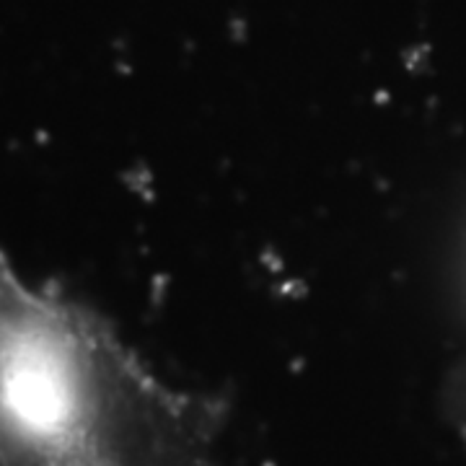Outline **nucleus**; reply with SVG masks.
I'll return each instance as SVG.
<instances>
[{"mask_svg":"<svg viewBox=\"0 0 466 466\" xmlns=\"http://www.w3.org/2000/svg\"><path fill=\"white\" fill-rule=\"evenodd\" d=\"M446 401H449V412L453 417V422H456V428L466 438V358L453 370V376H451Z\"/></svg>","mask_w":466,"mask_h":466,"instance_id":"nucleus-2","label":"nucleus"},{"mask_svg":"<svg viewBox=\"0 0 466 466\" xmlns=\"http://www.w3.org/2000/svg\"><path fill=\"white\" fill-rule=\"evenodd\" d=\"M223 404L161 381L99 317L0 254V464L218 466Z\"/></svg>","mask_w":466,"mask_h":466,"instance_id":"nucleus-1","label":"nucleus"}]
</instances>
